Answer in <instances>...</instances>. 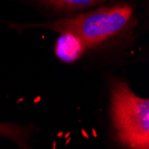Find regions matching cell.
I'll list each match as a JSON object with an SVG mask.
<instances>
[{"label":"cell","mask_w":149,"mask_h":149,"mask_svg":"<svg viewBox=\"0 0 149 149\" xmlns=\"http://www.w3.org/2000/svg\"><path fill=\"white\" fill-rule=\"evenodd\" d=\"M111 113L118 142L136 149L149 147V101L115 81L111 89Z\"/></svg>","instance_id":"obj_1"},{"label":"cell","mask_w":149,"mask_h":149,"mask_svg":"<svg viewBox=\"0 0 149 149\" xmlns=\"http://www.w3.org/2000/svg\"><path fill=\"white\" fill-rule=\"evenodd\" d=\"M131 15L132 9L130 6L116 5L71 18L29 26L42 27L61 34H73L82 40L87 48H91L123 31L130 22Z\"/></svg>","instance_id":"obj_2"},{"label":"cell","mask_w":149,"mask_h":149,"mask_svg":"<svg viewBox=\"0 0 149 149\" xmlns=\"http://www.w3.org/2000/svg\"><path fill=\"white\" fill-rule=\"evenodd\" d=\"M86 46L77 36L71 33H62L55 47L56 56L64 63L77 61L84 53Z\"/></svg>","instance_id":"obj_3"},{"label":"cell","mask_w":149,"mask_h":149,"mask_svg":"<svg viewBox=\"0 0 149 149\" xmlns=\"http://www.w3.org/2000/svg\"><path fill=\"white\" fill-rule=\"evenodd\" d=\"M0 137L13 141L20 147H25L29 137V129L22 125L0 123Z\"/></svg>","instance_id":"obj_4"},{"label":"cell","mask_w":149,"mask_h":149,"mask_svg":"<svg viewBox=\"0 0 149 149\" xmlns=\"http://www.w3.org/2000/svg\"><path fill=\"white\" fill-rule=\"evenodd\" d=\"M40 2L61 10L83 9L100 2L101 0H39Z\"/></svg>","instance_id":"obj_5"}]
</instances>
